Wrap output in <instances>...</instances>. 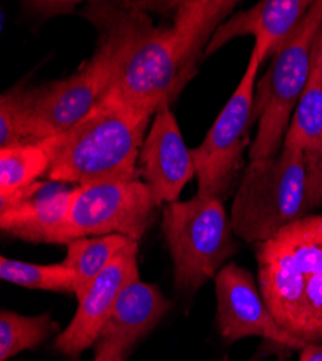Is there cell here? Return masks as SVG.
<instances>
[{"instance_id":"cell-1","label":"cell","mask_w":322,"mask_h":361,"mask_svg":"<svg viewBox=\"0 0 322 361\" xmlns=\"http://www.w3.org/2000/svg\"><path fill=\"white\" fill-rule=\"evenodd\" d=\"M99 32L96 52L77 73L0 97V147L39 143L63 133L97 106L155 25L128 2H92L81 12Z\"/></svg>"},{"instance_id":"cell-2","label":"cell","mask_w":322,"mask_h":361,"mask_svg":"<svg viewBox=\"0 0 322 361\" xmlns=\"http://www.w3.org/2000/svg\"><path fill=\"white\" fill-rule=\"evenodd\" d=\"M237 0H182L169 27H154L103 97L155 116L195 75L206 48Z\"/></svg>"},{"instance_id":"cell-3","label":"cell","mask_w":322,"mask_h":361,"mask_svg":"<svg viewBox=\"0 0 322 361\" xmlns=\"http://www.w3.org/2000/svg\"><path fill=\"white\" fill-rule=\"evenodd\" d=\"M260 293L278 324L322 343V216L309 214L254 245Z\"/></svg>"},{"instance_id":"cell-4","label":"cell","mask_w":322,"mask_h":361,"mask_svg":"<svg viewBox=\"0 0 322 361\" xmlns=\"http://www.w3.org/2000/svg\"><path fill=\"white\" fill-rule=\"evenodd\" d=\"M152 114L101 99L68 130L39 142L51 183L87 184L140 179L137 159Z\"/></svg>"},{"instance_id":"cell-5","label":"cell","mask_w":322,"mask_h":361,"mask_svg":"<svg viewBox=\"0 0 322 361\" xmlns=\"http://www.w3.org/2000/svg\"><path fill=\"white\" fill-rule=\"evenodd\" d=\"M312 212L305 154L282 147L275 157L250 161L234 192V234L250 245L272 238Z\"/></svg>"},{"instance_id":"cell-6","label":"cell","mask_w":322,"mask_h":361,"mask_svg":"<svg viewBox=\"0 0 322 361\" xmlns=\"http://www.w3.org/2000/svg\"><path fill=\"white\" fill-rule=\"evenodd\" d=\"M322 25V0L312 2L302 22L272 55V63L256 84L253 125L257 133L249 149L250 161L278 155L311 73L312 44Z\"/></svg>"},{"instance_id":"cell-7","label":"cell","mask_w":322,"mask_h":361,"mask_svg":"<svg viewBox=\"0 0 322 361\" xmlns=\"http://www.w3.org/2000/svg\"><path fill=\"white\" fill-rule=\"evenodd\" d=\"M162 233L173 262L175 286L184 293H195L239 252L231 220L216 198L197 194L166 204Z\"/></svg>"},{"instance_id":"cell-8","label":"cell","mask_w":322,"mask_h":361,"mask_svg":"<svg viewBox=\"0 0 322 361\" xmlns=\"http://www.w3.org/2000/svg\"><path fill=\"white\" fill-rule=\"evenodd\" d=\"M256 49H252L247 68L234 93L217 116L202 143L192 149L198 195L224 202L236 192L246 169L244 154L252 145L253 103L256 77L260 68Z\"/></svg>"},{"instance_id":"cell-9","label":"cell","mask_w":322,"mask_h":361,"mask_svg":"<svg viewBox=\"0 0 322 361\" xmlns=\"http://www.w3.org/2000/svg\"><path fill=\"white\" fill-rule=\"evenodd\" d=\"M158 204L142 179L77 187L67 219L68 243L81 237L122 234L135 242L154 224Z\"/></svg>"},{"instance_id":"cell-10","label":"cell","mask_w":322,"mask_h":361,"mask_svg":"<svg viewBox=\"0 0 322 361\" xmlns=\"http://www.w3.org/2000/svg\"><path fill=\"white\" fill-rule=\"evenodd\" d=\"M217 328L228 344L247 337H261L289 350L301 351L305 344L283 329L263 299L259 283L247 269L227 263L217 276Z\"/></svg>"},{"instance_id":"cell-11","label":"cell","mask_w":322,"mask_h":361,"mask_svg":"<svg viewBox=\"0 0 322 361\" xmlns=\"http://www.w3.org/2000/svg\"><path fill=\"white\" fill-rule=\"evenodd\" d=\"M139 242H132L77 299L78 307L70 325L54 341V348L77 360L99 338L120 292L133 281L140 279L137 252Z\"/></svg>"},{"instance_id":"cell-12","label":"cell","mask_w":322,"mask_h":361,"mask_svg":"<svg viewBox=\"0 0 322 361\" xmlns=\"http://www.w3.org/2000/svg\"><path fill=\"white\" fill-rule=\"evenodd\" d=\"M137 169L158 207L177 202L182 188L195 176L192 152L187 147L171 104H162L142 145Z\"/></svg>"},{"instance_id":"cell-13","label":"cell","mask_w":322,"mask_h":361,"mask_svg":"<svg viewBox=\"0 0 322 361\" xmlns=\"http://www.w3.org/2000/svg\"><path fill=\"white\" fill-rule=\"evenodd\" d=\"M75 188L55 183L35 184L0 208V228L31 243L68 245L67 219Z\"/></svg>"},{"instance_id":"cell-14","label":"cell","mask_w":322,"mask_h":361,"mask_svg":"<svg viewBox=\"0 0 322 361\" xmlns=\"http://www.w3.org/2000/svg\"><path fill=\"white\" fill-rule=\"evenodd\" d=\"M312 2L309 0H261L254 6L231 15L211 37L204 58H209L230 41L253 35L260 64L272 56L282 42L302 22Z\"/></svg>"},{"instance_id":"cell-15","label":"cell","mask_w":322,"mask_h":361,"mask_svg":"<svg viewBox=\"0 0 322 361\" xmlns=\"http://www.w3.org/2000/svg\"><path fill=\"white\" fill-rule=\"evenodd\" d=\"M169 308L171 302L156 285L144 283L140 279L130 282L117 298L94 348L116 351L126 357Z\"/></svg>"},{"instance_id":"cell-16","label":"cell","mask_w":322,"mask_h":361,"mask_svg":"<svg viewBox=\"0 0 322 361\" xmlns=\"http://www.w3.org/2000/svg\"><path fill=\"white\" fill-rule=\"evenodd\" d=\"M311 73L290 120L283 146L309 154L322 140V25L312 44Z\"/></svg>"},{"instance_id":"cell-17","label":"cell","mask_w":322,"mask_h":361,"mask_svg":"<svg viewBox=\"0 0 322 361\" xmlns=\"http://www.w3.org/2000/svg\"><path fill=\"white\" fill-rule=\"evenodd\" d=\"M49 159L39 143L0 147V208L45 178Z\"/></svg>"},{"instance_id":"cell-18","label":"cell","mask_w":322,"mask_h":361,"mask_svg":"<svg viewBox=\"0 0 322 361\" xmlns=\"http://www.w3.org/2000/svg\"><path fill=\"white\" fill-rule=\"evenodd\" d=\"M135 240L110 234L99 237H81L67 245L66 259L61 262L75 275V296L80 299L94 279Z\"/></svg>"},{"instance_id":"cell-19","label":"cell","mask_w":322,"mask_h":361,"mask_svg":"<svg viewBox=\"0 0 322 361\" xmlns=\"http://www.w3.org/2000/svg\"><path fill=\"white\" fill-rule=\"evenodd\" d=\"M60 324L54 321L49 314L26 317L12 311L0 314V361H8L13 355L35 350L54 333Z\"/></svg>"},{"instance_id":"cell-20","label":"cell","mask_w":322,"mask_h":361,"mask_svg":"<svg viewBox=\"0 0 322 361\" xmlns=\"http://www.w3.org/2000/svg\"><path fill=\"white\" fill-rule=\"evenodd\" d=\"M0 278L29 289L75 295V275L63 263L37 264L2 256Z\"/></svg>"},{"instance_id":"cell-21","label":"cell","mask_w":322,"mask_h":361,"mask_svg":"<svg viewBox=\"0 0 322 361\" xmlns=\"http://www.w3.org/2000/svg\"><path fill=\"white\" fill-rule=\"evenodd\" d=\"M77 5L78 2H75V0H32V2H20V6L25 12L42 19L74 13Z\"/></svg>"},{"instance_id":"cell-22","label":"cell","mask_w":322,"mask_h":361,"mask_svg":"<svg viewBox=\"0 0 322 361\" xmlns=\"http://www.w3.org/2000/svg\"><path fill=\"white\" fill-rule=\"evenodd\" d=\"M309 201L312 209L322 205V140L316 150L305 154Z\"/></svg>"},{"instance_id":"cell-23","label":"cell","mask_w":322,"mask_h":361,"mask_svg":"<svg viewBox=\"0 0 322 361\" xmlns=\"http://www.w3.org/2000/svg\"><path fill=\"white\" fill-rule=\"evenodd\" d=\"M299 361H322V343H309L301 350Z\"/></svg>"},{"instance_id":"cell-24","label":"cell","mask_w":322,"mask_h":361,"mask_svg":"<svg viewBox=\"0 0 322 361\" xmlns=\"http://www.w3.org/2000/svg\"><path fill=\"white\" fill-rule=\"evenodd\" d=\"M94 361H125V355L116 353V351L96 350Z\"/></svg>"}]
</instances>
